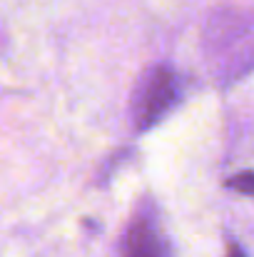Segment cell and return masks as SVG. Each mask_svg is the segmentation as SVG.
<instances>
[{
	"label": "cell",
	"mask_w": 254,
	"mask_h": 257,
	"mask_svg": "<svg viewBox=\"0 0 254 257\" xmlns=\"http://www.w3.org/2000/svg\"><path fill=\"white\" fill-rule=\"evenodd\" d=\"M177 95H179L177 75L165 65L150 68L140 78V83L135 87V97H132L130 112H132L135 130L145 133L155 127L157 122H162L177 105Z\"/></svg>",
	"instance_id": "cell-1"
},
{
	"label": "cell",
	"mask_w": 254,
	"mask_h": 257,
	"mask_svg": "<svg viewBox=\"0 0 254 257\" xmlns=\"http://www.w3.org/2000/svg\"><path fill=\"white\" fill-rule=\"evenodd\" d=\"M125 257H167L157 230L147 220H135L122 237Z\"/></svg>",
	"instance_id": "cell-2"
},
{
	"label": "cell",
	"mask_w": 254,
	"mask_h": 257,
	"mask_svg": "<svg viewBox=\"0 0 254 257\" xmlns=\"http://www.w3.org/2000/svg\"><path fill=\"white\" fill-rule=\"evenodd\" d=\"M227 187L242 192V195H254V172H239L227 180Z\"/></svg>",
	"instance_id": "cell-3"
},
{
	"label": "cell",
	"mask_w": 254,
	"mask_h": 257,
	"mask_svg": "<svg viewBox=\"0 0 254 257\" xmlns=\"http://www.w3.org/2000/svg\"><path fill=\"white\" fill-rule=\"evenodd\" d=\"M227 257H244V252H242L237 245H232V247H229V255H227Z\"/></svg>",
	"instance_id": "cell-4"
}]
</instances>
